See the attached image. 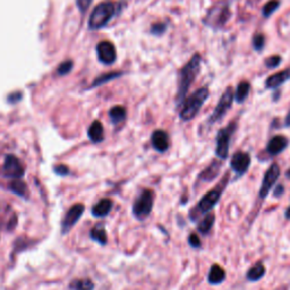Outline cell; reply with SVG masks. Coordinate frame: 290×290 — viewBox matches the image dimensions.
I'll return each instance as SVG.
<instances>
[{
    "mask_svg": "<svg viewBox=\"0 0 290 290\" xmlns=\"http://www.w3.org/2000/svg\"><path fill=\"white\" fill-rule=\"evenodd\" d=\"M109 117L114 125L123 123L126 119V109L123 106H115L109 110Z\"/></svg>",
    "mask_w": 290,
    "mask_h": 290,
    "instance_id": "d4e9b609",
    "label": "cell"
},
{
    "mask_svg": "<svg viewBox=\"0 0 290 290\" xmlns=\"http://www.w3.org/2000/svg\"><path fill=\"white\" fill-rule=\"evenodd\" d=\"M235 99V93L231 86H228L222 93L219 101L216 106V108L213 109L212 114L210 115V117L208 118V124L211 126L217 123H219L220 120L224 119L226 117V115L233 107V102Z\"/></svg>",
    "mask_w": 290,
    "mask_h": 290,
    "instance_id": "52a82bcc",
    "label": "cell"
},
{
    "mask_svg": "<svg viewBox=\"0 0 290 290\" xmlns=\"http://www.w3.org/2000/svg\"><path fill=\"white\" fill-rule=\"evenodd\" d=\"M265 266L262 262H257L255 265L252 266L251 269L247 271L246 279L249 282H256V281H260L263 276L265 275Z\"/></svg>",
    "mask_w": 290,
    "mask_h": 290,
    "instance_id": "44dd1931",
    "label": "cell"
},
{
    "mask_svg": "<svg viewBox=\"0 0 290 290\" xmlns=\"http://www.w3.org/2000/svg\"><path fill=\"white\" fill-rule=\"evenodd\" d=\"M230 16L231 12L229 5H227V4H220V5L213 6L211 10L209 11L208 15L203 20V22L204 24L209 25L210 28L220 29L229 21Z\"/></svg>",
    "mask_w": 290,
    "mask_h": 290,
    "instance_id": "ba28073f",
    "label": "cell"
},
{
    "mask_svg": "<svg viewBox=\"0 0 290 290\" xmlns=\"http://www.w3.org/2000/svg\"><path fill=\"white\" fill-rule=\"evenodd\" d=\"M288 81H290V67L267 77L265 81V88H267V90H276Z\"/></svg>",
    "mask_w": 290,
    "mask_h": 290,
    "instance_id": "2e32d148",
    "label": "cell"
},
{
    "mask_svg": "<svg viewBox=\"0 0 290 290\" xmlns=\"http://www.w3.org/2000/svg\"><path fill=\"white\" fill-rule=\"evenodd\" d=\"M280 175H281V169L279 167V164L272 163L270 168L267 169L264 173L261 188H260V191H258V196H260L261 200H264L266 196L269 195L271 189L273 188L274 185L276 184V181H278Z\"/></svg>",
    "mask_w": 290,
    "mask_h": 290,
    "instance_id": "9c48e42d",
    "label": "cell"
},
{
    "mask_svg": "<svg viewBox=\"0 0 290 290\" xmlns=\"http://www.w3.org/2000/svg\"><path fill=\"white\" fill-rule=\"evenodd\" d=\"M116 14V5L114 3L105 2L98 5L91 13L88 20V28L91 30H99L109 23Z\"/></svg>",
    "mask_w": 290,
    "mask_h": 290,
    "instance_id": "277c9868",
    "label": "cell"
},
{
    "mask_svg": "<svg viewBox=\"0 0 290 290\" xmlns=\"http://www.w3.org/2000/svg\"><path fill=\"white\" fill-rule=\"evenodd\" d=\"M12 220H13V221L10 222V224H8V229H14V227H15V225H16V222H17L16 217H15V216L13 217V219H12Z\"/></svg>",
    "mask_w": 290,
    "mask_h": 290,
    "instance_id": "74e56055",
    "label": "cell"
},
{
    "mask_svg": "<svg viewBox=\"0 0 290 290\" xmlns=\"http://www.w3.org/2000/svg\"><path fill=\"white\" fill-rule=\"evenodd\" d=\"M280 4V0H270V2H267L262 8L263 16H264L265 19H269V17L273 15V13L276 10H279Z\"/></svg>",
    "mask_w": 290,
    "mask_h": 290,
    "instance_id": "4316f807",
    "label": "cell"
},
{
    "mask_svg": "<svg viewBox=\"0 0 290 290\" xmlns=\"http://www.w3.org/2000/svg\"><path fill=\"white\" fill-rule=\"evenodd\" d=\"M84 211H85V207L84 204L77 203L71 207L68 212L66 213V216L64 218V220L61 222V234L66 235L68 234L69 231L73 229V227L77 224L81 219Z\"/></svg>",
    "mask_w": 290,
    "mask_h": 290,
    "instance_id": "30bf717a",
    "label": "cell"
},
{
    "mask_svg": "<svg viewBox=\"0 0 290 290\" xmlns=\"http://www.w3.org/2000/svg\"><path fill=\"white\" fill-rule=\"evenodd\" d=\"M88 137L93 143H100L105 138V131L99 120H94L88 128Z\"/></svg>",
    "mask_w": 290,
    "mask_h": 290,
    "instance_id": "ffe728a7",
    "label": "cell"
},
{
    "mask_svg": "<svg viewBox=\"0 0 290 290\" xmlns=\"http://www.w3.org/2000/svg\"><path fill=\"white\" fill-rule=\"evenodd\" d=\"M287 177H288V179H290V169H289L288 172H287Z\"/></svg>",
    "mask_w": 290,
    "mask_h": 290,
    "instance_id": "60d3db41",
    "label": "cell"
},
{
    "mask_svg": "<svg viewBox=\"0 0 290 290\" xmlns=\"http://www.w3.org/2000/svg\"><path fill=\"white\" fill-rule=\"evenodd\" d=\"M201 64H202V57L200 53H195L189 61L178 71V90L176 94L177 108H180L182 102L187 98V93H188L191 84L200 74Z\"/></svg>",
    "mask_w": 290,
    "mask_h": 290,
    "instance_id": "6da1fadb",
    "label": "cell"
},
{
    "mask_svg": "<svg viewBox=\"0 0 290 290\" xmlns=\"http://www.w3.org/2000/svg\"><path fill=\"white\" fill-rule=\"evenodd\" d=\"M237 129V123H230L226 127L220 128L218 131L216 141V155L217 158L224 161L229 157V149H230V141L231 137Z\"/></svg>",
    "mask_w": 290,
    "mask_h": 290,
    "instance_id": "8992f818",
    "label": "cell"
},
{
    "mask_svg": "<svg viewBox=\"0 0 290 290\" xmlns=\"http://www.w3.org/2000/svg\"><path fill=\"white\" fill-rule=\"evenodd\" d=\"M92 3V0H76V4H77V7L79 8V11L81 12H86L88 10V7H90Z\"/></svg>",
    "mask_w": 290,
    "mask_h": 290,
    "instance_id": "e575fe53",
    "label": "cell"
},
{
    "mask_svg": "<svg viewBox=\"0 0 290 290\" xmlns=\"http://www.w3.org/2000/svg\"><path fill=\"white\" fill-rule=\"evenodd\" d=\"M168 30V24L163 23V22H158V23H154L151 25L150 33L155 37H161L164 33L167 32Z\"/></svg>",
    "mask_w": 290,
    "mask_h": 290,
    "instance_id": "f546056e",
    "label": "cell"
},
{
    "mask_svg": "<svg viewBox=\"0 0 290 290\" xmlns=\"http://www.w3.org/2000/svg\"><path fill=\"white\" fill-rule=\"evenodd\" d=\"M209 95V88L207 86H203L198 88L193 94L187 96L179 108L180 119L184 120V122H189V120L194 119L200 113V110L205 104V101L208 100Z\"/></svg>",
    "mask_w": 290,
    "mask_h": 290,
    "instance_id": "7a4b0ae2",
    "label": "cell"
},
{
    "mask_svg": "<svg viewBox=\"0 0 290 290\" xmlns=\"http://www.w3.org/2000/svg\"><path fill=\"white\" fill-rule=\"evenodd\" d=\"M122 73H109V74H106V75H102L99 78H96L94 83H93V86H98V85H101V84L107 83L109 81H113V79H116L122 76Z\"/></svg>",
    "mask_w": 290,
    "mask_h": 290,
    "instance_id": "4dcf8cb0",
    "label": "cell"
},
{
    "mask_svg": "<svg viewBox=\"0 0 290 290\" xmlns=\"http://www.w3.org/2000/svg\"><path fill=\"white\" fill-rule=\"evenodd\" d=\"M283 193H284V187L282 185H278L273 191V195H274V198H281V196L283 195Z\"/></svg>",
    "mask_w": 290,
    "mask_h": 290,
    "instance_id": "8d00e7d4",
    "label": "cell"
},
{
    "mask_svg": "<svg viewBox=\"0 0 290 290\" xmlns=\"http://www.w3.org/2000/svg\"><path fill=\"white\" fill-rule=\"evenodd\" d=\"M10 188L13 193H15L16 195H19V196H25V194H26V185L24 184L23 181H21L20 179H16L14 181H12L11 185H10Z\"/></svg>",
    "mask_w": 290,
    "mask_h": 290,
    "instance_id": "f1b7e54d",
    "label": "cell"
},
{
    "mask_svg": "<svg viewBox=\"0 0 290 290\" xmlns=\"http://www.w3.org/2000/svg\"><path fill=\"white\" fill-rule=\"evenodd\" d=\"M98 59L104 65H113L117 59V51L114 43L110 41H101L96 44Z\"/></svg>",
    "mask_w": 290,
    "mask_h": 290,
    "instance_id": "7c38bea8",
    "label": "cell"
},
{
    "mask_svg": "<svg viewBox=\"0 0 290 290\" xmlns=\"http://www.w3.org/2000/svg\"><path fill=\"white\" fill-rule=\"evenodd\" d=\"M188 244L190 245L191 248H195V249L202 247V243H201L200 237H199V236L196 235V234H194V233H191V234L189 235V237H188Z\"/></svg>",
    "mask_w": 290,
    "mask_h": 290,
    "instance_id": "d6a6232c",
    "label": "cell"
},
{
    "mask_svg": "<svg viewBox=\"0 0 290 290\" xmlns=\"http://www.w3.org/2000/svg\"><path fill=\"white\" fill-rule=\"evenodd\" d=\"M214 221H216V216H214V213L211 212L207 213L204 217H202V219L199 221L198 230L202 235H208L210 231L212 230Z\"/></svg>",
    "mask_w": 290,
    "mask_h": 290,
    "instance_id": "7402d4cb",
    "label": "cell"
},
{
    "mask_svg": "<svg viewBox=\"0 0 290 290\" xmlns=\"http://www.w3.org/2000/svg\"><path fill=\"white\" fill-rule=\"evenodd\" d=\"M4 176L7 178L20 179L24 176V167L15 155H7L3 167Z\"/></svg>",
    "mask_w": 290,
    "mask_h": 290,
    "instance_id": "4fadbf2b",
    "label": "cell"
},
{
    "mask_svg": "<svg viewBox=\"0 0 290 290\" xmlns=\"http://www.w3.org/2000/svg\"><path fill=\"white\" fill-rule=\"evenodd\" d=\"M284 217L287 218L288 220H290V205H289V208L285 210V212H284Z\"/></svg>",
    "mask_w": 290,
    "mask_h": 290,
    "instance_id": "ab89813d",
    "label": "cell"
},
{
    "mask_svg": "<svg viewBox=\"0 0 290 290\" xmlns=\"http://www.w3.org/2000/svg\"><path fill=\"white\" fill-rule=\"evenodd\" d=\"M289 146L288 137L283 135H275L271 138L266 145V152L271 157H275L283 152V151Z\"/></svg>",
    "mask_w": 290,
    "mask_h": 290,
    "instance_id": "9a60e30c",
    "label": "cell"
},
{
    "mask_svg": "<svg viewBox=\"0 0 290 290\" xmlns=\"http://www.w3.org/2000/svg\"><path fill=\"white\" fill-rule=\"evenodd\" d=\"M281 62H282V57L275 55V56H271L269 58H266L264 61V65L266 68L275 69L281 65Z\"/></svg>",
    "mask_w": 290,
    "mask_h": 290,
    "instance_id": "1f68e13d",
    "label": "cell"
},
{
    "mask_svg": "<svg viewBox=\"0 0 290 290\" xmlns=\"http://www.w3.org/2000/svg\"><path fill=\"white\" fill-rule=\"evenodd\" d=\"M252 44L256 52H262L265 47V35L262 33H256L252 39Z\"/></svg>",
    "mask_w": 290,
    "mask_h": 290,
    "instance_id": "83f0119b",
    "label": "cell"
},
{
    "mask_svg": "<svg viewBox=\"0 0 290 290\" xmlns=\"http://www.w3.org/2000/svg\"><path fill=\"white\" fill-rule=\"evenodd\" d=\"M220 169H221V160H214L208 168H205L204 170L200 173L199 180L203 182H210L214 180L220 173Z\"/></svg>",
    "mask_w": 290,
    "mask_h": 290,
    "instance_id": "e0dca14e",
    "label": "cell"
},
{
    "mask_svg": "<svg viewBox=\"0 0 290 290\" xmlns=\"http://www.w3.org/2000/svg\"><path fill=\"white\" fill-rule=\"evenodd\" d=\"M55 171L57 175H59V176H66L69 173L68 168H67L66 166H62V164H59V166L55 167Z\"/></svg>",
    "mask_w": 290,
    "mask_h": 290,
    "instance_id": "d590c367",
    "label": "cell"
},
{
    "mask_svg": "<svg viewBox=\"0 0 290 290\" xmlns=\"http://www.w3.org/2000/svg\"><path fill=\"white\" fill-rule=\"evenodd\" d=\"M251 161L252 160L249 153L238 151V152L234 153L230 159V168L238 177L244 176L248 171Z\"/></svg>",
    "mask_w": 290,
    "mask_h": 290,
    "instance_id": "8fae6325",
    "label": "cell"
},
{
    "mask_svg": "<svg viewBox=\"0 0 290 290\" xmlns=\"http://www.w3.org/2000/svg\"><path fill=\"white\" fill-rule=\"evenodd\" d=\"M251 91V84L246 81H243L238 84L237 90L235 92V100L237 104H243L246 101Z\"/></svg>",
    "mask_w": 290,
    "mask_h": 290,
    "instance_id": "603a6c76",
    "label": "cell"
},
{
    "mask_svg": "<svg viewBox=\"0 0 290 290\" xmlns=\"http://www.w3.org/2000/svg\"><path fill=\"white\" fill-rule=\"evenodd\" d=\"M114 202L110 199H102L92 208V214L95 218H105L110 213Z\"/></svg>",
    "mask_w": 290,
    "mask_h": 290,
    "instance_id": "ac0fdd59",
    "label": "cell"
},
{
    "mask_svg": "<svg viewBox=\"0 0 290 290\" xmlns=\"http://www.w3.org/2000/svg\"><path fill=\"white\" fill-rule=\"evenodd\" d=\"M73 68V62L70 60H67L65 62H62V64L58 67V74L59 75H66L68 74L69 71Z\"/></svg>",
    "mask_w": 290,
    "mask_h": 290,
    "instance_id": "836d02e7",
    "label": "cell"
},
{
    "mask_svg": "<svg viewBox=\"0 0 290 290\" xmlns=\"http://www.w3.org/2000/svg\"><path fill=\"white\" fill-rule=\"evenodd\" d=\"M284 126L285 127H290V110H289V113L287 115V117H285V119H284Z\"/></svg>",
    "mask_w": 290,
    "mask_h": 290,
    "instance_id": "f35d334b",
    "label": "cell"
},
{
    "mask_svg": "<svg viewBox=\"0 0 290 290\" xmlns=\"http://www.w3.org/2000/svg\"><path fill=\"white\" fill-rule=\"evenodd\" d=\"M226 280V271L222 269L220 265L213 264L210 267L209 274H208V282L210 284L218 285L224 282Z\"/></svg>",
    "mask_w": 290,
    "mask_h": 290,
    "instance_id": "d6986e66",
    "label": "cell"
},
{
    "mask_svg": "<svg viewBox=\"0 0 290 290\" xmlns=\"http://www.w3.org/2000/svg\"><path fill=\"white\" fill-rule=\"evenodd\" d=\"M90 237L92 240H94V242L100 245H106L108 243V236H107V231L102 225H96L91 230Z\"/></svg>",
    "mask_w": 290,
    "mask_h": 290,
    "instance_id": "cb8c5ba5",
    "label": "cell"
},
{
    "mask_svg": "<svg viewBox=\"0 0 290 290\" xmlns=\"http://www.w3.org/2000/svg\"><path fill=\"white\" fill-rule=\"evenodd\" d=\"M151 144L153 149L159 153L167 152L170 148V141H169V135L163 129H155L151 135Z\"/></svg>",
    "mask_w": 290,
    "mask_h": 290,
    "instance_id": "5bb4252c",
    "label": "cell"
},
{
    "mask_svg": "<svg viewBox=\"0 0 290 290\" xmlns=\"http://www.w3.org/2000/svg\"><path fill=\"white\" fill-rule=\"evenodd\" d=\"M69 288L73 290H93L94 289V283L90 279L74 280L70 282Z\"/></svg>",
    "mask_w": 290,
    "mask_h": 290,
    "instance_id": "484cf974",
    "label": "cell"
},
{
    "mask_svg": "<svg viewBox=\"0 0 290 290\" xmlns=\"http://www.w3.org/2000/svg\"><path fill=\"white\" fill-rule=\"evenodd\" d=\"M154 191L152 189H143L140 194L137 195L133 203V216L137 220H145L151 213H152L154 205Z\"/></svg>",
    "mask_w": 290,
    "mask_h": 290,
    "instance_id": "5b68a950",
    "label": "cell"
},
{
    "mask_svg": "<svg viewBox=\"0 0 290 290\" xmlns=\"http://www.w3.org/2000/svg\"><path fill=\"white\" fill-rule=\"evenodd\" d=\"M228 180H229V176L226 175L224 180H222L220 184H218L216 187H214V188L209 190L207 194H204L202 196V199L199 201L198 205H196L195 208H193V210L190 211V213L195 212V216L190 218L191 220L194 221L196 219V217L201 216V214L209 213L214 207H216L217 203L219 202L222 193H224L227 184H228Z\"/></svg>",
    "mask_w": 290,
    "mask_h": 290,
    "instance_id": "3957f363",
    "label": "cell"
}]
</instances>
